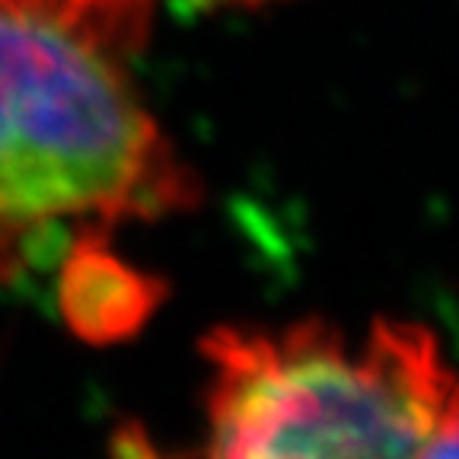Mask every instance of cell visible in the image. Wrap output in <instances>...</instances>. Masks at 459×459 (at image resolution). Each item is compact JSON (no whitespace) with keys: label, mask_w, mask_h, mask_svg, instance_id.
Wrapping results in <instances>:
<instances>
[{"label":"cell","mask_w":459,"mask_h":459,"mask_svg":"<svg viewBox=\"0 0 459 459\" xmlns=\"http://www.w3.org/2000/svg\"><path fill=\"white\" fill-rule=\"evenodd\" d=\"M112 459H166L141 428L128 424L112 437Z\"/></svg>","instance_id":"5"},{"label":"cell","mask_w":459,"mask_h":459,"mask_svg":"<svg viewBox=\"0 0 459 459\" xmlns=\"http://www.w3.org/2000/svg\"><path fill=\"white\" fill-rule=\"evenodd\" d=\"M151 13L153 0H0V227L195 201L128 71Z\"/></svg>","instance_id":"1"},{"label":"cell","mask_w":459,"mask_h":459,"mask_svg":"<svg viewBox=\"0 0 459 459\" xmlns=\"http://www.w3.org/2000/svg\"><path fill=\"white\" fill-rule=\"evenodd\" d=\"M246 4H255V0H246Z\"/></svg>","instance_id":"6"},{"label":"cell","mask_w":459,"mask_h":459,"mask_svg":"<svg viewBox=\"0 0 459 459\" xmlns=\"http://www.w3.org/2000/svg\"><path fill=\"white\" fill-rule=\"evenodd\" d=\"M166 284L122 258L100 233H83L57 278V307L67 329L90 344H118L143 332Z\"/></svg>","instance_id":"3"},{"label":"cell","mask_w":459,"mask_h":459,"mask_svg":"<svg viewBox=\"0 0 459 459\" xmlns=\"http://www.w3.org/2000/svg\"><path fill=\"white\" fill-rule=\"evenodd\" d=\"M208 440L198 459H415L456 373L437 335L377 319L351 338L323 319L204 335Z\"/></svg>","instance_id":"2"},{"label":"cell","mask_w":459,"mask_h":459,"mask_svg":"<svg viewBox=\"0 0 459 459\" xmlns=\"http://www.w3.org/2000/svg\"><path fill=\"white\" fill-rule=\"evenodd\" d=\"M415 459H459V380L453 383L444 409L434 421V430L428 434Z\"/></svg>","instance_id":"4"}]
</instances>
